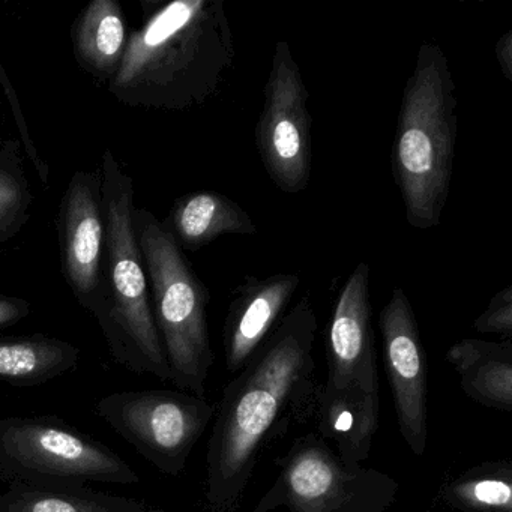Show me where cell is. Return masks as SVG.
Masks as SVG:
<instances>
[{
    "instance_id": "obj_20",
    "label": "cell",
    "mask_w": 512,
    "mask_h": 512,
    "mask_svg": "<svg viewBox=\"0 0 512 512\" xmlns=\"http://www.w3.org/2000/svg\"><path fill=\"white\" fill-rule=\"evenodd\" d=\"M31 205L19 140H8L0 148V247L28 223Z\"/></svg>"
},
{
    "instance_id": "obj_1",
    "label": "cell",
    "mask_w": 512,
    "mask_h": 512,
    "mask_svg": "<svg viewBox=\"0 0 512 512\" xmlns=\"http://www.w3.org/2000/svg\"><path fill=\"white\" fill-rule=\"evenodd\" d=\"M316 334L313 302L302 296L224 389L206 455L209 512H235L275 430L310 416Z\"/></svg>"
},
{
    "instance_id": "obj_23",
    "label": "cell",
    "mask_w": 512,
    "mask_h": 512,
    "mask_svg": "<svg viewBox=\"0 0 512 512\" xmlns=\"http://www.w3.org/2000/svg\"><path fill=\"white\" fill-rule=\"evenodd\" d=\"M31 314V304L26 299L0 293V329L16 325Z\"/></svg>"
},
{
    "instance_id": "obj_21",
    "label": "cell",
    "mask_w": 512,
    "mask_h": 512,
    "mask_svg": "<svg viewBox=\"0 0 512 512\" xmlns=\"http://www.w3.org/2000/svg\"><path fill=\"white\" fill-rule=\"evenodd\" d=\"M2 92H4L5 98H7L8 103H10L11 110H13L14 121H16L17 130H19L23 145H25L26 155H28L29 161L34 164V169L37 170L41 182L46 184L50 176L49 166H47L46 161L38 154V149L35 148L34 140L31 139V131H29L28 122H26L22 106H20L19 97H17L16 88H14L13 83L8 79L4 65L0 64V101H2Z\"/></svg>"
},
{
    "instance_id": "obj_9",
    "label": "cell",
    "mask_w": 512,
    "mask_h": 512,
    "mask_svg": "<svg viewBox=\"0 0 512 512\" xmlns=\"http://www.w3.org/2000/svg\"><path fill=\"white\" fill-rule=\"evenodd\" d=\"M97 412L161 473L179 476L215 415V404L184 391H118Z\"/></svg>"
},
{
    "instance_id": "obj_19",
    "label": "cell",
    "mask_w": 512,
    "mask_h": 512,
    "mask_svg": "<svg viewBox=\"0 0 512 512\" xmlns=\"http://www.w3.org/2000/svg\"><path fill=\"white\" fill-rule=\"evenodd\" d=\"M443 500L460 512H512V463L490 461L443 487Z\"/></svg>"
},
{
    "instance_id": "obj_25",
    "label": "cell",
    "mask_w": 512,
    "mask_h": 512,
    "mask_svg": "<svg viewBox=\"0 0 512 512\" xmlns=\"http://www.w3.org/2000/svg\"><path fill=\"white\" fill-rule=\"evenodd\" d=\"M0 253H2V247H0Z\"/></svg>"
},
{
    "instance_id": "obj_7",
    "label": "cell",
    "mask_w": 512,
    "mask_h": 512,
    "mask_svg": "<svg viewBox=\"0 0 512 512\" xmlns=\"http://www.w3.org/2000/svg\"><path fill=\"white\" fill-rule=\"evenodd\" d=\"M0 473L26 484L140 482L139 473L113 449L53 415L0 419Z\"/></svg>"
},
{
    "instance_id": "obj_8",
    "label": "cell",
    "mask_w": 512,
    "mask_h": 512,
    "mask_svg": "<svg viewBox=\"0 0 512 512\" xmlns=\"http://www.w3.org/2000/svg\"><path fill=\"white\" fill-rule=\"evenodd\" d=\"M275 463L277 479L253 512H386L400 488L388 473L347 466L317 433L296 439Z\"/></svg>"
},
{
    "instance_id": "obj_11",
    "label": "cell",
    "mask_w": 512,
    "mask_h": 512,
    "mask_svg": "<svg viewBox=\"0 0 512 512\" xmlns=\"http://www.w3.org/2000/svg\"><path fill=\"white\" fill-rule=\"evenodd\" d=\"M379 325L398 428L410 451L421 457L428 443L427 356L415 311L400 287L383 307Z\"/></svg>"
},
{
    "instance_id": "obj_6",
    "label": "cell",
    "mask_w": 512,
    "mask_h": 512,
    "mask_svg": "<svg viewBox=\"0 0 512 512\" xmlns=\"http://www.w3.org/2000/svg\"><path fill=\"white\" fill-rule=\"evenodd\" d=\"M134 230L170 382L179 391L206 398V382L215 361L208 329V289L166 224L151 211L136 208Z\"/></svg>"
},
{
    "instance_id": "obj_10",
    "label": "cell",
    "mask_w": 512,
    "mask_h": 512,
    "mask_svg": "<svg viewBox=\"0 0 512 512\" xmlns=\"http://www.w3.org/2000/svg\"><path fill=\"white\" fill-rule=\"evenodd\" d=\"M307 86L289 43L281 40L272 53L265 103L256 127V146L271 181L283 193H304L313 166Z\"/></svg>"
},
{
    "instance_id": "obj_14",
    "label": "cell",
    "mask_w": 512,
    "mask_h": 512,
    "mask_svg": "<svg viewBox=\"0 0 512 512\" xmlns=\"http://www.w3.org/2000/svg\"><path fill=\"white\" fill-rule=\"evenodd\" d=\"M127 19L116 0H92L71 26L74 58L97 82L109 85L124 59Z\"/></svg>"
},
{
    "instance_id": "obj_13",
    "label": "cell",
    "mask_w": 512,
    "mask_h": 512,
    "mask_svg": "<svg viewBox=\"0 0 512 512\" xmlns=\"http://www.w3.org/2000/svg\"><path fill=\"white\" fill-rule=\"evenodd\" d=\"M301 284L298 274L245 277L233 290L224 322L227 370L238 373L281 320Z\"/></svg>"
},
{
    "instance_id": "obj_2",
    "label": "cell",
    "mask_w": 512,
    "mask_h": 512,
    "mask_svg": "<svg viewBox=\"0 0 512 512\" xmlns=\"http://www.w3.org/2000/svg\"><path fill=\"white\" fill-rule=\"evenodd\" d=\"M142 25L128 37L109 92L128 107L188 112L211 101L236 61L223 0L140 2Z\"/></svg>"
},
{
    "instance_id": "obj_24",
    "label": "cell",
    "mask_w": 512,
    "mask_h": 512,
    "mask_svg": "<svg viewBox=\"0 0 512 512\" xmlns=\"http://www.w3.org/2000/svg\"><path fill=\"white\" fill-rule=\"evenodd\" d=\"M494 55L503 77L512 82V31L506 32L497 40Z\"/></svg>"
},
{
    "instance_id": "obj_16",
    "label": "cell",
    "mask_w": 512,
    "mask_h": 512,
    "mask_svg": "<svg viewBox=\"0 0 512 512\" xmlns=\"http://www.w3.org/2000/svg\"><path fill=\"white\" fill-rule=\"evenodd\" d=\"M182 251H199L223 235H254L250 215L217 191H196L176 200L166 223Z\"/></svg>"
},
{
    "instance_id": "obj_3",
    "label": "cell",
    "mask_w": 512,
    "mask_h": 512,
    "mask_svg": "<svg viewBox=\"0 0 512 512\" xmlns=\"http://www.w3.org/2000/svg\"><path fill=\"white\" fill-rule=\"evenodd\" d=\"M104 250L94 316L113 358L137 374L170 382L155 325L148 275L134 230V181L106 149L100 167Z\"/></svg>"
},
{
    "instance_id": "obj_12",
    "label": "cell",
    "mask_w": 512,
    "mask_h": 512,
    "mask_svg": "<svg viewBox=\"0 0 512 512\" xmlns=\"http://www.w3.org/2000/svg\"><path fill=\"white\" fill-rule=\"evenodd\" d=\"M58 232L65 281L77 302L92 314L104 250L100 172L74 173L59 208Z\"/></svg>"
},
{
    "instance_id": "obj_18",
    "label": "cell",
    "mask_w": 512,
    "mask_h": 512,
    "mask_svg": "<svg viewBox=\"0 0 512 512\" xmlns=\"http://www.w3.org/2000/svg\"><path fill=\"white\" fill-rule=\"evenodd\" d=\"M0 512H163L130 497L113 496L86 485L11 482L0 493Z\"/></svg>"
},
{
    "instance_id": "obj_22",
    "label": "cell",
    "mask_w": 512,
    "mask_h": 512,
    "mask_svg": "<svg viewBox=\"0 0 512 512\" xmlns=\"http://www.w3.org/2000/svg\"><path fill=\"white\" fill-rule=\"evenodd\" d=\"M473 328L481 334L512 335V286L497 292L491 298L487 310L475 320Z\"/></svg>"
},
{
    "instance_id": "obj_15",
    "label": "cell",
    "mask_w": 512,
    "mask_h": 512,
    "mask_svg": "<svg viewBox=\"0 0 512 512\" xmlns=\"http://www.w3.org/2000/svg\"><path fill=\"white\" fill-rule=\"evenodd\" d=\"M446 359L460 376L464 394L490 409L512 412V344L464 338Z\"/></svg>"
},
{
    "instance_id": "obj_17",
    "label": "cell",
    "mask_w": 512,
    "mask_h": 512,
    "mask_svg": "<svg viewBox=\"0 0 512 512\" xmlns=\"http://www.w3.org/2000/svg\"><path fill=\"white\" fill-rule=\"evenodd\" d=\"M80 350L43 334L0 337V382L34 388L74 370Z\"/></svg>"
},
{
    "instance_id": "obj_4",
    "label": "cell",
    "mask_w": 512,
    "mask_h": 512,
    "mask_svg": "<svg viewBox=\"0 0 512 512\" xmlns=\"http://www.w3.org/2000/svg\"><path fill=\"white\" fill-rule=\"evenodd\" d=\"M370 265L359 263L338 295L326 334L328 373L311 404L317 434L347 466H361L380 422Z\"/></svg>"
},
{
    "instance_id": "obj_5",
    "label": "cell",
    "mask_w": 512,
    "mask_h": 512,
    "mask_svg": "<svg viewBox=\"0 0 512 512\" xmlns=\"http://www.w3.org/2000/svg\"><path fill=\"white\" fill-rule=\"evenodd\" d=\"M458 101L445 53L425 43L407 80L392 145V173L407 223L418 230L442 221L454 172Z\"/></svg>"
}]
</instances>
